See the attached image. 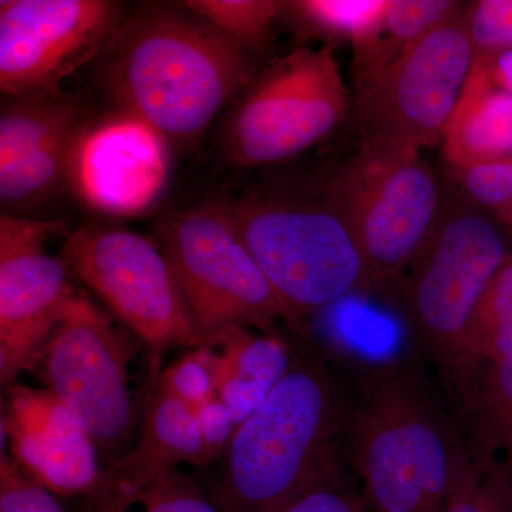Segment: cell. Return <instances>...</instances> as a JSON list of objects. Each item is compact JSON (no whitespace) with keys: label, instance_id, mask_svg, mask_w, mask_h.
I'll use <instances>...</instances> for the list:
<instances>
[{"label":"cell","instance_id":"obj_1","mask_svg":"<svg viewBox=\"0 0 512 512\" xmlns=\"http://www.w3.org/2000/svg\"><path fill=\"white\" fill-rule=\"evenodd\" d=\"M101 80L123 113L167 140H188L252 82L247 47L198 16L150 9L103 50Z\"/></svg>","mask_w":512,"mask_h":512},{"label":"cell","instance_id":"obj_2","mask_svg":"<svg viewBox=\"0 0 512 512\" xmlns=\"http://www.w3.org/2000/svg\"><path fill=\"white\" fill-rule=\"evenodd\" d=\"M352 409L323 367L292 365L235 430L217 503L227 512H281L336 485L339 434Z\"/></svg>","mask_w":512,"mask_h":512},{"label":"cell","instance_id":"obj_3","mask_svg":"<svg viewBox=\"0 0 512 512\" xmlns=\"http://www.w3.org/2000/svg\"><path fill=\"white\" fill-rule=\"evenodd\" d=\"M350 448L376 512H441L471 453L412 369L390 366L363 384Z\"/></svg>","mask_w":512,"mask_h":512},{"label":"cell","instance_id":"obj_4","mask_svg":"<svg viewBox=\"0 0 512 512\" xmlns=\"http://www.w3.org/2000/svg\"><path fill=\"white\" fill-rule=\"evenodd\" d=\"M225 208L293 315L329 308L372 286L362 249L330 202L245 197Z\"/></svg>","mask_w":512,"mask_h":512},{"label":"cell","instance_id":"obj_5","mask_svg":"<svg viewBox=\"0 0 512 512\" xmlns=\"http://www.w3.org/2000/svg\"><path fill=\"white\" fill-rule=\"evenodd\" d=\"M508 255L503 234L484 214L441 208L430 237L396 284L400 315L424 352L458 366L471 316Z\"/></svg>","mask_w":512,"mask_h":512},{"label":"cell","instance_id":"obj_6","mask_svg":"<svg viewBox=\"0 0 512 512\" xmlns=\"http://www.w3.org/2000/svg\"><path fill=\"white\" fill-rule=\"evenodd\" d=\"M362 249L372 285L397 284L439 220L436 175L409 147L362 144L326 191Z\"/></svg>","mask_w":512,"mask_h":512},{"label":"cell","instance_id":"obj_7","mask_svg":"<svg viewBox=\"0 0 512 512\" xmlns=\"http://www.w3.org/2000/svg\"><path fill=\"white\" fill-rule=\"evenodd\" d=\"M348 111V89L332 49L301 47L244 90L225 124V156L244 168L282 163L328 138Z\"/></svg>","mask_w":512,"mask_h":512},{"label":"cell","instance_id":"obj_8","mask_svg":"<svg viewBox=\"0 0 512 512\" xmlns=\"http://www.w3.org/2000/svg\"><path fill=\"white\" fill-rule=\"evenodd\" d=\"M158 235L201 342L232 326L295 316L256 264L225 204L174 212Z\"/></svg>","mask_w":512,"mask_h":512},{"label":"cell","instance_id":"obj_9","mask_svg":"<svg viewBox=\"0 0 512 512\" xmlns=\"http://www.w3.org/2000/svg\"><path fill=\"white\" fill-rule=\"evenodd\" d=\"M476 63L460 12L356 84L362 144L421 148L443 143Z\"/></svg>","mask_w":512,"mask_h":512},{"label":"cell","instance_id":"obj_10","mask_svg":"<svg viewBox=\"0 0 512 512\" xmlns=\"http://www.w3.org/2000/svg\"><path fill=\"white\" fill-rule=\"evenodd\" d=\"M63 261L153 348L200 346L163 249L123 228L89 225L67 237Z\"/></svg>","mask_w":512,"mask_h":512},{"label":"cell","instance_id":"obj_11","mask_svg":"<svg viewBox=\"0 0 512 512\" xmlns=\"http://www.w3.org/2000/svg\"><path fill=\"white\" fill-rule=\"evenodd\" d=\"M121 6L107 0H2L0 90L59 93L64 79L109 45Z\"/></svg>","mask_w":512,"mask_h":512},{"label":"cell","instance_id":"obj_12","mask_svg":"<svg viewBox=\"0 0 512 512\" xmlns=\"http://www.w3.org/2000/svg\"><path fill=\"white\" fill-rule=\"evenodd\" d=\"M67 222L0 217V372L10 384L45 357L47 346L76 293L69 266L47 254V239L66 232Z\"/></svg>","mask_w":512,"mask_h":512},{"label":"cell","instance_id":"obj_13","mask_svg":"<svg viewBox=\"0 0 512 512\" xmlns=\"http://www.w3.org/2000/svg\"><path fill=\"white\" fill-rule=\"evenodd\" d=\"M49 390L101 448L119 446L133 421L130 343L86 296L77 295L46 350Z\"/></svg>","mask_w":512,"mask_h":512},{"label":"cell","instance_id":"obj_14","mask_svg":"<svg viewBox=\"0 0 512 512\" xmlns=\"http://www.w3.org/2000/svg\"><path fill=\"white\" fill-rule=\"evenodd\" d=\"M86 130L83 107L59 93L9 97L0 116V202L29 207L70 178Z\"/></svg>","mask_w":512,"mask_h":512},{"label":"cell","instance_id":"obj_15","mask_svg":"<svg viewBox=\"0 0 512 512\" xmlns=\"http://www.w3.org/2000/svg\"><path fill=\"white\" fill-rule=\"evenodd\" d=\"M167 177L165 138L127 113L86 128L70 168L80 198L111 215H136L153 207Z\"/></svg>","mask_w":512,"mask_h":512},{"label":"cell","instance_id":"obj_16","mask_svg":"<svg viewBox=\"0 0 512 512\" xmlns=\"http://www.w3.org/2000/svg\"><path fill=\"white\" fill-rule=\"evenodd\" d=\"M5 431L13 463L57 495L92 491L100 483L96 444L82 420L52 390L12 386Z\"/></svg>","mask_w":512,"mask_h":512},{"label":"cell","instance_id":"obj_17","mask_svg":"<svg viewBox=\"0 0 512 512\" xmlns=\"http://www.w3.org/2000/svg\"><path fill=\"white\" fill-rule=\"evenodd\" d=\"M198 352L210 369L221 402L241 424L265 402L291 369V357L281 339L251 335L232 326L202 340Z\"/></svg>","mask_w":512,"mask_h":512},{"label":"cell","instance_id":"obj_18","mask_svg":"<svg viewBox=\"0 0 512 512\" xmlns=\"http://www.w3.org/2000/svg\"><path fill=\"white\" fill-rule=\"evenodd\" d=\"M208 460L211 458L205 450L197 413L160 387L136 453L114 468L94 490L100 488L97 497L130 494L175 470V464H204Z\"/></svg>","mask_w":512,"mask_h":512},{"label":"cell","instance_id":"obj_19","mask_svg":"<svg viewBox=\"0 0 512 512\" xmlns=\"http://www.w3.org/2000/svg\"><path fill=\"white\" fill-rule=\"evenodd\" d=\"M451 167L512 158V94L474 63L443 141Z\"/></svg>","mask_w":512,"mask_h":512},{"label":"cell","instance_id":"obj_20","mask_svg":"<svg viewBox=\"0 0 512 512\" xmlns=\"http://www.w3.org/2000/svg\"><path fill=\"white\" fill-rule=\"evenodd\" d=\"M470 373L466 389V416L477 460L490 463L497 451H505L512 464V357L498 363L485 362L458 367Z\"/></svg>","mask_w":512,"mask_h":512},{"label":"cell","instance_id":"obj_21","mask_svg":"<svg viewBox=\"0 0 512 512\" xmlns=\"http://www.w3.org/2000/svg\"><path fill=\"white\" fill-rule=\"evenodd\" d=\"M511 357L512 255H508L471 316L457 367L473 362L498 363Z\"/></svg>","mask_w":512,"mask_h":512},{"label":"cell","instance_id":"obj_22","mask_svg":"<svg viewBox=\"0 0 512 512\" xmlns=\"http://www.w3.org/2000/svg\"><path fill=\"white\" fill-rule=\"evenodd\" d=\"M389 0H298L286 2L302 29L346 37L353 49L372 45L382 32Z\"/></svg>","mask_w":512,"mask_h":512},{"label":"cell","instance_id":"obj_23","mask_svg":"<svg viewBox=\"0 0 512 512\" xmlns=\"http://www.w3.org/2000/svg\"><path fill=\"white\" fill-rule=\"evenodd\" d=\"M184 8L248 50L268 42L272 26L285 10L276 0H188Z\"/></svg>","mask_w":512,"mask_h":512},{"label":"cell","instance_id":"obj_24","mask_svg":"<svg viewBox=\"0 0 512 512\" xmlns=\"http://www.w3.org/2000/svg\"><path fill=\"white\" fill-rule=\"evenodd\" d=\"M218 512L188 478L177 470L134 493L96 498L93 512Z\"/></svg>","mask_w":512,"mask_h":512},{"label":"cell","instance_id":"obj_25","mask_svg":"<svg viewBox=\"0 0 512 512\" xmlns=\"http://www.w3.org/2000/svg\"><path fill=\"white\" fill-rule=\"evenodd\" d=\"M441 512H512L510 477L471 456Z\"/></svg>","mask_w":512,"mask_h":512},{"label":"cell","instance_id":"obj_26","mask_svg":"<svg viewBox=\"0 0 512 512\" xmlns=\"http://www.w3.org/2000/svg\"><path fill=\"white\" fill-rule=\"evenodd\" d=\"M453 168L468 197L503 220L512 207V158Z\"/></svg>","mask_w":512,"mask_h":512},{"label":"cell","instance_id":"obj_27","mask_svg":"<svg viewBox=\"0 0 512 512\" xmlns=\"http://www.w3.org/2000/svg\"><path fill=\"white\" fill-rule=\"evenodd\" d=\"M466 16L476 56L512 50V0H480Z\"/></svg>","mask_w":512,"mask_h":512},{"label":"cell","instance_id":"obj_28","mask_svg":"<svg viewBox=\"0 0 512 512\" xmlns=\"http://www.w3.org/2000/svg\"><path fill=\"white\" fill-rule=\"evenodd\" d=\"M0 512H66L53 494L30 480L5 454L0 460Z\"/></svg>","mask_w":512,"mask_h":512},{"label":"cell","instance_id":"obj_29","mask_svg":"<svg viewBox=\"0 0 512 512\" xmlns=\"http://www.w3.org/2000/svg\"><path fill=\"white\" fill-rule=\"evenodd\" d=\"M161 387L192 409L217 397L214 379L198 349L178 359L164 373Z\"/></svg>","mask_w":512,"mask_h":512},{"label":"cell","instance_id":"obj_30","mask_svg":"<svg viewBox=\"0 0 512 512\" xmlns=\"http://www.w3.org/2000/svg\"><path fill=\"white\" fill-rule=\"evenodd\" d=\"M194 410L197 413L198 423H200L205 450H207L208 457L212 458L221 450L222 446L231 443L238 424L235 423L234 416L218 396Z\"/></svg>","mask_w":512,"mask_h":512},{"label":"cell","instance_id":"obj_31","mask_svg":"<svg viewBox=\"0 0 512 512\" xmlns=\"http://www.w3.org/2000/svg\"><path fill=\"white\" fill-rule=\"evenodd\" d=\"M281 512H365L362 501L338 485L313 491Z\"/></svg>","mask_w":512,"mask_h":512},{"label":"cell","instance_id":"obj_32","mask_svg":"<svg viewBox=\"0 0 512 512\" xmlns=\"http://www.w3.org/2000/svg\"><path fill=\"white\" fill-rule=\"evenodd\" d=\"M477 64L483 67L491 82L512 94V50L494 55L476 56Z\"/></svg>","mask_w":512,"mask_h":512},{"label":"cell","instance_id":"obj_33","mask_svg":"<svg viewBox=\"0 0 512 512\" xmlns=\"http://www.w3.org/2000/svg\"><path fill=\"white\" fill-rule=\"evenodd\" d=\"M501 221H503L505 225H508V227L512 229V207L510 210H508L507 214L504 215V218Z\"/></svg>","mask_w":512,"mask_h":512},{"label":"cell","instance_id":"obj_34","mask_svg":"<svg viewBox=\"0 0 512 512\" xmlns=\"http://www.w3.org/2000/svg\"><path fill=\"white\" fill-rule=\"evenodd\" d=\"M511 235H512V229H510Z\"/></svg>","mask_w":512,"mask_h":512}]
</instances>
